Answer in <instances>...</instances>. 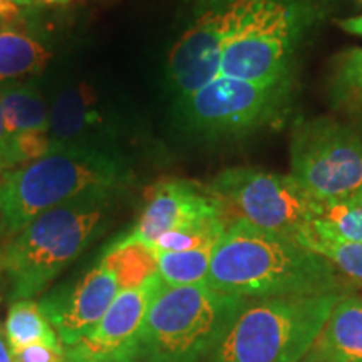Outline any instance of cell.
Instances as JSON below:
<instances>
[{"mask_svg": "<svg viewBox=\"0 0 362 362\" xmlns=\"http://www.w3.org/2000/svg\"><path fill=\"white\" fill-rule=\"evenodd\" d=\"M247 300L347 293L341 272L296 240L233 218L215 245L205 280Z\"/></svg>", "mask_w": 362, "mask_h": 362, "instance_id": "6da1fadb", "label": "cell"}, {"mask_svg": "<svg viewBox=\"0 0 362 362\" xmlns=\"http://www.w3.org/2000/svg\"><path fill=\"white\" fill-rule=\"evenodd\" d=\"M121 189H103L45 211L13 235L2 272L13 302L33 298L106 232Z\"/></svg>", "mask_w": 362, "mask_h": 362, "instance_id": "7a4b0ae2", "label": "cell"}, {"mask_svg": "<svg viewBox=\"0 0 362 362\" xmlns=\"http://www.w3.org/2000/svg\"><path fill=\"white\" fill-rule=\"evenodd\" d=\"M247 298L194 284L163 287L124 349L144 362H202L215 351Z\"/></svg>", "mask_w": 362, "mask_h": 362, "instance_id": "3957f363", "label": "cell"}, {"mask_svg": "<svg viewBox=\"0 0 362 362\" xmlns=\"http://www.w3.org/2000/svg\"><path fill=\"white\" fill-rule=\"evenodd\" d=\"M128 173L103 148H64L0 175V221L19 233L39 215L103 189H121Z\"/></svg>", "mask_w": 362, "mask_h": 362, "instance_id": "277c9868", "label": "cell"}, {"mask_svg": "<svg viewBox=\"0 0 362 362\" xmlns=\"http://www.w3.org/2000/svg\"><path fill=\"white\" fill-rule=\"evenodd\" d=\"M344 296L248 300L206 362H302Z\"/></svg>", "mask_w": 362, "mask_h": 362, "instance_id": "5b68a950", "label": "cell"}, {"mask_svg": "<svg viewBox=\"0 0 362 362\" xmlns=\"http://www.w3.org/2000/svg\"><path fill=\"white\" fill-rule=\"evenodd\" d=\"M291 76L274 83L216 76L178 98V111L187 128L203 138H240L280 123L291 107Z\"/></svg>", "mask_w": 362, "mask_h": 362, "instance_id": "8992f818", "label": "cell"}, {"mask_svg": "<svg viewBox=\"0 0 362 362\" xmlns=\"http://www.w3.org/2000/svg\"><path fill=\"white\" fill-rule=\"evenodd\" d=\"M312 17L310 0H260L225 45L218 76L252 83L288 78L296 45Z\"/></svg>", "mask_w": 362, "mask_h": 362, "instance_id": "52a82bcc", "label": "cell"}, {"mask_svg": "<svg viewBox=\"0 0 362 362\" xmlns=\"http://www.w3.org/2000/svg\"><path fill=\"white\" fill-rule=\"evenodd\" d=\"M291 176L315 202L362 192V126L330 117L304 121L293 131Z\"/></svg>", "mask_w": 362, "mask_h": 362, "instance_id": "ba28073f", "label": "cell"}, {"mask_svg": "<svg viewBox=\"0 0 362 362\" xmlns=\"http://www.w3.org/2000/svg\"><path fill=\"white\" fill-rule=\"evenodd\" d=\"M210 188L233 218L297 240L317 218L315 202L291 175L257 168H228Z\"/></svg>", "mask_w": 362, "mask_h": 362, "instance_id": "9c48e42d", "label": "cell"}, {"mask_svg": "<svg viewBox=\"0 0 362 362\" xmlns=\"http://www.w3.org/2000/svg\"><path fill=\"white\" fill-rule=\"evenodd\" d=\"M260 0H198L192 24L171 49L168 78L178 98L220 74L225 45Z\"/></svg>", "mask_w": 362, "mask_h": 362, "instance_id": "30bf717a", "label": "cell"}, {"mask_svg": "<svg viewBox=\"0 0 362 362\" xmlns=\"http://www.w3.org/2000/svg\"><path fill=\"white\" fill-rule=\"evenodd\" d=\"M215 218H230V215L214 189L194 181L168 178L149 188L146 205L133 230L116 240V243L151 247L163 233Z\"/></svg>", "mask_w": 362, "mask_h": 362, "instance_id": "8fae6325", "label": "cell"}, {"mask_svg": "<svg viewBox=\"0 0 362 362\" xmlns=\"http://www.w3.org/2000/svg\"><path fill=\"white\" fill-rule=\"evenodd\" d=\"M119 292L121 284L115 269L101 259L79 280L45 293L39 307L66 349L96 327Z\"/></svg>", "mask_w": 362, "mask_h": 362, "instance_id": "7c38bea8", "label": "cell"}, {"mask_svg": "<svg viewBox=\"0 0 362 362\" xmlns=\"http://www.w3.org/2000/svg\"><path fill=\"white\" fill-rule=\"evenodd\" d=\"M161 287L163 280L156 272L143 284L121 291L96 327L74 346L66 347V362H96L124 349L141 327L148 307Z\"/></svg>", "mask_w": 362, "mask_h": 362, "instance_id": "4fadbf2b", "label": "cell"}, {"mask_svg": "<svg viewBox=\"0 0 362 362\" xmlns=\"http://www.w3.org/2000/svg\"><path fill=\"white\" fill-rule=\"evenodd\" d=\"M49 133L57 149L106 146V112L88 84L62 90L49 110Z\"/></svg>", "mask_w": 362, "mask_h": 362, "instance_id": "5bb4252c", "label": "cell"}, {"mask_svg": "<svg viewBox=\"0 0 362 362\" xmlns=\"http://www.w3.org/2000/svg\"><path fill=\"white\" fill-rule=\"evenodd\" d=\"M302 362H362V296L337 302Z\"/></svg>", "mask_w": 362, "mask_h": 362, "instance_id": "9a60e30c", "label": "cell"}, {"mask_svg": "<svg viewBox=\"0 0 362 362\" xmlns=\"http://www.w3.org/2000/svg\"><path fill=\"white\" fill-rule=\"evenodd\" d=\"M0 103L8 134V148L21 139L49 133V110L37 89L19 81L0 83Z\"/></svg>", "mask_w": 362, "mask_h": 362, "instance_id": "2e32d148", "label": "cell"}, {"mask_svg": "<svg viewBox=\"0 0 362 362\" xmlns=\"http://www.w3.org/2000/svg\"><path fill=\"white\" fill-rule=\"evenodd\" d=\"M52 54L22 27L0 29V83L40 74Z\"/></svg>", "mask_w": 362, "mask_h": 362, "instance_id": "e0dca14e", "label": "cell"}, {"mask_svg": "<svg viewBox=\"0 0 362 362\" xmlns=\"http://www.w3.org/2000/svg\"><path fill=\"white\" fill-rule=\"evenodd\" d=\"M6 337L11 352L30 346H47L51 349L64 351L56 330L40 310L39 302L22 298L11 305L6 322Z\"/></svg>", "mask_w": 362, "mask_h": 362, "instance_id": "ac0fdd59", "label": "cell"}, {"mask_svg": "<svg viewBox=\"0 0 362 362\" xmlns=\"http://www.w3.org/2000/svg\"><path fill=\"white\" fill-rule=\"evenodd\" d=\"M312 230L344 240L362 243V192L349 197L319 202Z\"/></svg>", "mask_w": 362, "mask_h": 362, "instance_id": "d6986e66", "label": "cell"}, {"mask_svg": "<svg viewBox=\"0 0 362 362\" xmlns=\"http://www.w3.org/2000/svg\"><path fill=\"white\" fill-rule=\"evenodd\" d=\"M215 245L198 247L185 252L156 253V272L163 284L168 287H181V285L205 282Z\"/></svg>", "mask_w": 362, "mask_h": 362, "instance_id": "ffe728a7", "label": "cell"}, {"mask_svg": "<svg viewBox=\"0 0 362 362\" xmlns=\"http://www.w3.org/2000/svg\"><path fill=\"white\" fill-rule=\"evenodd\" d=\"M296 242L307 250L324 257L341 274L362 285V243L344 242V240L329 237V235L312 230V226H309Z\"/></svg>", "mask_w": 362, "mask_h": 362, "instance_id": "44dd1931", "label": "cell"}, {"mask_svg": "<svg viewBox=\"0 0 362 362\" xmlns=\"http://www.w3.org/2000/svg\"><path fill=\"white\" fill-rule=\"evenodd\" d=\"M103 259L110 262L119 279L121 291L143 284L156 274V253L143 243H112Z\"/></svg>", "mask_w": 362, "mask_h": 362, "instance_id": "7402d4cb", "label": "cell"}, {"mask_svg": "<svg viewBox=\"0 0 362 362\" xmlns=\"http://www.w3.org/2000/svg\"><path fill=\"white\" fill-rule=\"evenodd\" d=\"M330 90L339 106L362 112V47L344 52L337 59Z\"/></svg>", "mask_w": 362, "mask_h": 362, "instance_id": "603a6c76", "label": "cell"}, {"mask_svg": "<svg viewBox=\"0 0 362 362\" xmlns=\"http://www.w3.org/2000/svg\"><path fill=\"white\" fill-rule=\"evenodd\" d=\"M13 362H66L64 351L51 349L47 346H30L12 352Z\"/></svg>", "mask_w": 362, "mask_h": 362, "instance_id": "cb8c5ba5", "label": "cell"}, {"mask_svg": "<svg viewBox=\"0 0 362 362\" xmlns=\"http://www.w3.org/2000/svg\"><path fill=\"white\" fill-rule=\"evenodd\" d=\"M24 16L22 8L12 2V0H0V29L6 27H22Z\"/></svg>", "mask_w": 362, "mask_h": 362, "instance_id": "d4e9b609", "label": "cell"}, {"mask_svg": "<svg viewBox=\"0 0 362 362\" xmlns=\"http://www.w3.org/2000/svg\"><path fill=\"white\" fill-rule=\"evenodd\" d=\"M12 170L11 165V148H8V134L6 128V119H4L2 103H0V175Z\"/></svg>", "mask_w": 362, "mask_h": 362, "instance_id": "484cf974", "label": "cell"}, {"mask_svg": "<svg viewBox=\"0 0 362 362\" xmlns=\"http://www.w3.org/2000/svg\"><path fill=\"white\" fill-rule=\"evenodd\" d=\"M16 6L24 7H61L71 4V0H12Z\"/></svg>", "mask_w": 362, "mask_h": 362, "instance_id": "4316f807", "label": "cell"}, {"mask_svg": "<svg viewBox=\"0 0 362 362\" xmlns=\"http://www.w3.org/2000/svg\"><path fill=\"white\" fill-rule=\"evenodd\" d=\"M339 25H341V29L346 30V33L354 34V35H362V16L344 19L339 22Z\"/></svg>", "mask_w": 362, "mask_h": 362, "instance_id": "83f0119b", "label": "cell"}, {"mask_svg": "<svg viewBox=\"0 0 362 362\" xmlns=\"http://www.w3.org/2000/svg\"><path fill=\"white\" fill-rule=\"evenodd\" d=\"M96 362H144V361L131 354L128 349H121L119 352H116V354H112L110 357H104V359L96 361Z\"/></svg>", "mask_w": 362, "mask_h": 362, "instance_id": "f1b7e54d", "label": "cell"}, {"mask_svg": "<svg viewBox=\"0 0 362 362\" xmlns=\"http://www.w3.org/2000/svg\"><path fill=\"white\" fill-rule=\"evenodd\" d=\"M0 362H13L12 352L6 346V344H4L2 339H0Z\"/></svg>", "mask_w": 362, "mask_h": 362, "instance_id": "f546056e", "label": "cell"}, {"mask_svg": "<svg viewBox=\"0 0 362 362\" xmlns=\"http://www.w3.org/2000/svg\"><path fill=\"white\" fill-rule=\"evenodd\" d=\"M4 247H6V245H2V243H0V272H2V253H4Z\"/></svg>", "mask_w": 362, "mask_h": 362, "instance_id": "4dcf8cb0", "label": "cell"}]
</instances>
